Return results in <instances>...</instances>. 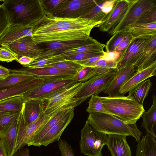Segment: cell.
I'll use <instances>...</instances> for the list:
<instances>
[{
  "instance_id": "13",
  "label": "cell",
  "mask_w": 156,
  "mask_h": 156,
  "mask_svg": "<svg viewBox=\"0 0 156 156\" xmlns=\"http://www.w3.org/2000/svg\"><path fill=\"white\" fill-rule=\"evenodd\" d=\"M84 83L78 82L58 93L46 101L44 112L47 113L51 110L61 106L76 103L75 98L82 88Z\"/></svg>"
},
{
  "instance_id": "40",
  "label": "cell",
  "mask_w": 156,
  "mask_h": 156,
  "mask_svg": "<svg viewBox=\"0 0 156 156\" xmlns=\"http://www.w3.org/2000/svg\"><path fill=\"white\" fill-rule=\"evenodd\" d=\"M45 15H53L66 0H40Z\"/></svg>"
},
{
  "instance_id": "41",
  "label": "cell",
  "mask_w": 156,
  "mask_h": 156,
  "mask_svg": "<svg viewBox=\"0 0 156 156\" xmlns=\"http://www.w3.org/2000/svg\"><path fill=\"white\" fill-rule=\"evenodd\" d=\"M84 67L72 61L66 60L48 65L42 68L53 67L59 69L78 71Z\"/></svg>"
},
{
  "instance_id": "1",
  "label": "cell",
  "mask_w": 156,
  "mask_h": 156,
  "mask_svg": "<svg viewBox=\"0 0 156 156\" xmlns=\"http://www.w3.org/2000/svg\"><path fill=\"white\" fill-rule=\"evenodd\" d=\"M100 24L88 19L63 18L45 15L33 26L31 37L38 44L92 38V29Z\"/></svg>"
},
{
  "instance_id": "19",
  "label": "cell",
  "mask_w": 156,
  "mask_h": 156,
  "mask_svg": "<svg viewBox=\"0 0 156 156\" xmlns=\"http://www.w3.org/2000/svg\"><path fill=\"white\" fill-rule=\"evenodd\" d=\"M106 145L112 156H132L130 148L126 140V135H108Z\"/></svg>"
},
{
  "instance_id": "42",
  "label": "cell",
  "mask_w": 156,
  "mask_h": 156,
  "mask_svg": "<svg viewBox=\"0 0 156 156\" xmlns=\"http://www.w3.org/2000/svg\"><path fill=\"white\" fill-rule=\"evenodd\" d=\"M11 24L7 11L3 4L0 5V37Z\"/></svg>"
},
{
  "instance_id": "2",
  "label": "cell",
  "mask_w": 156,
  "mask_h": 156,
  "mask_svg": "<svg viewBox=\"0 0 156 156\" xmlns=\"http://www.w3.org/2000/svg\"><path fill=\"white\" fill-rule=\"evenodd\" d=\"M2 4L11 24L33 27L45 15L40 0H5Z\"/></svg>"
},
{
  "instance_id": "31",
  "label": "cell",
  "mask_w": 156,
  "mask_h": 156,
  "mask_svg": "<svg viewBox=\"0 0 156 156\" xmlns=\"http://www.w3.org/2000/svg\"><path fill=\"white\" fill-rule=\"evenodd\" d=\"M37 77L27 73H10L5 79L0 81V89L21 85L32 80Z\"/></svg>"
},
{
  "instance_id": "12",
  "label": "cell",
  "mask_w": 156,
  "mask_h": 156,
  "mask_svg": "<svg viewBox=\"0 0 156 156\" xmlns=\"http://www.w3.org/2000/svg\"><path fill=\"white\" fill-rule=\"evenodd\" d=\"M38 45L31 36H25L5 46L17 55L18 59L23 56L36 58L44 51Z\"/></svg>"
},
{
  "instance_id": "53",
  "label": "cell",
  "mask_w": 156,
  "mask_h": 156,
  "mask_svg": "<svg viewBox=\"0 0 156 156\" xmlns=\"http://www.w3.org/2000/svg\"><path fill=\"white\" fill-rule=\"evenodd\" d=\"M35 58L23 56L19 58L17 61L23 66H25L30 64L34 60Z\"/></svg>"
},
{
  "instance_id": "17",
  "label": "cell",
  "mask_w": 156,
  "mask_h": 156,
  "mask_svg": "<svg viewBox=\"0 0 156 156\" xmlns=\"http://www.w3.org/2000/svg\"><path fill=\"white\" fill-rule=\"evenodd\" d=\"M156 75V62L147 68L137 71L123 85L119 92L122 96L147 79Z\"/></svg>"
},
{
  "instance_id": "3",
  "label": "cell",
  "mask_w": 156,
  "mask_h": 156,
  "mask_svg": "<svg viewBox=\"0 0 156 156\" xmlns=\"http://www.w3.org/2000/svg\"><path fill=\"white\" fill-rule=\"evenodd\" d=\"M100 97L108 113L127 123L136 124L145 112L143 105L129 96Z\"/></svg>"
},
{
  "instance_id": "33",
  "label": "cell",
  "mask_w": 156,
  "mask_h": 156,
  "mask_svg": "<svg viewBox=\"0 0 156 156\" xmlns=\"http://www.w3.org/2000/svg\"><path fill=\"white\" fill-rule=\"evenodd\" d=\"M151 86L150 80L149 79L146 80L130 90L128 96L133 98L139 104L143 105Z\"/></svg>"
},
{
  "instance_id": "28",
  "label": "cell",
  "mask_w": 156,
  "mask_h": 156,
  "mask_svg": "<svg viewBox=\"0 0 156 156\" xmlns=\"http://www.w3.org/2000/svg\"><path fill=\"white\" fill-rule=\"evenodd\" d=\"M134 38L148 39L156 36V22L136 24L127 30Z\"/></svg>"
},
{
  "instance_id": "39",
  "label": "cell",
  "mask_w": 156,
  "mask_h": 156,
  "mask_svg": "<svg viewBox=\"0 0 156 156\" xmlns=\"http://www.w3.org/2000/svg\"><path fill=\"white\" fill-rule=\"evenodd\" d=\"M96 75V70L94 67H84L77 71L73 77L78 83H84Z\"/></svg>"
},
{
  "instance_id": "43",
  "label": "cell",
  "mask_w": 156,
  "mask_h": 156,
  "mask_svg": "<svg viewBox=\"0 0 156 156\" xmlns=\"http://www.w3.org/2000/svg\"><path fill=\"white\" fill-rule=\"evenodd\" d=\"M20 113L0 112V133L12 121L18 117Z\"/></svg>"
},
{
  "instance_id": "56",
  "label": "cell",
  "mask_w": 156,
  "mask_h": 156,
  "mask_svg": "<svg viewBox=\"0 0 156 156\" xmlns=\"http://www.w3.org/2000/svg\"><path fill=\"white\" fill-rule=\"evenodd\" d=\"M5 0H0V1H1V2H4V1H5Z\"/></svg>"
},
{
  "instance_id": "37",
  "label": "cell",
  "mask_w": 156,
  "mask_h": 156,
  "mask_svg": "<svg viewBox=\"0 0 156 156\" xmlns=\"http://www.w3.org/2000/svg\"><path fill=\"white\" fill-rule=\"evenodd\" d=\"M66 61V60L63 57H52L47 58L34 60L29 65L23 66L31 68H41L48 65Z\"/></svg>"
},
{
  "instance_id": "22",
  "label": "cell",
  "mask_w": 156,
  "mask_h": 156,
  "mask_svg": "<svg viewBox=\"0 0 156 156\" xmlns=\"http://www.w3.org/2000/svg\"><path fill=\"white\" fill-rule=\"evenodd\" d=\"M18 118L12 121L0 133V139L8 156H13L14 154Z\"/></svg>"
},
{
  "instance_id": "50",
  "label": "cell",
  "mask_w": 156,
  "mask_h": 156,
  "mask_svg": "<svg viewBox=\"0 0 156 156\" xmlns=\"http://www.w3.org/2000/svg\"><path fill=\"white\" fill-rule=\"evenodd\" d=\"M122 52L112 51L109 52H105L103 55L101 59L108 60H117L120 56Z\"/></svg>"
},
{
  "instance_id": "51",
  "label": "cell",
  "mask_w": 156,
  "mask_h": 156,
  "mask_svg": "<svg viewBox=\"0 0 156 156\" xmlns=\"http://www.w3.org/2000/svg\"><path fill=\"white\" fill-rule=\"evenodd\" d=\"M117 0H105L102 7V11L108 15L112 9Z\"/></svg>"
},
{
  "instance_id": "27",
  "label": "cell",
  "mask_w": 156,
  "mask_h": 156,
  "mask_svg": "<svg viewBox=\"0 0 156 156\" xmlns=\"http://www.w3.org/2000/svg\"><path fill=\"white\" fill-rule=\"evenodd\" d=\"M105 45L97 41L77 48L65 51L61 53L52 57H65L81 53H94L103 55Z\"/></svg>"
},
{
  "instance_id": "30",
  "label": "cell",
  "mask_w": 156,
  "mask_h": 156,
  "mask_svg": "<svg viewBox=\"0 0 156 156\" xmlns=\"http://www.w3.org/2000/svg\"><path fill=\"white\" fill-rule=\"evenodd\" d=\"M136 156H156V138L147 133L138 142Z\"/></svg>"
},
{
  "instance_id": "48",
  "label": "cell",
  "mask_w": 156,
  "mask_h": 156,
  "mask_svg": "<svg viewBox=\"0 0 156 156\" xmlns=\"http://www.w3.org/2000/svg\"><path fill=\"white\" fill-rule=\"evenodd\" d=\"M102 55H103L83 60L72 61L79 64L83 67H94L96 62L98 61L101 59Z\"/></svg>"
},
{
  "instance_id": "54",
  "label": "cell",
  "mask_w": 156,
  "mask_h": 156,
  "mask_svg": "<svg viewBox=\"0 0 156 156\" xmlns=\"http://www.w3.org/2000/svg\"><path fill=\"white\" fill-rule=\"evenodd\" d=\"M13 156H30L29 150L27 148H22L15 152Z\"/></svg>"
},
{
  "instance_id": "15",
  "label": "cell",
  "mask_w": 156,
  "mask_h": 156,
  "mask_svg": "<svg viewBox=\"0 0 156 156\" xmlns=\"http://www.w3.org/2000/svg\"><path fill=\"white\" fill-rule=\"evenodd\" d=\"M128 6L129 0H117L105 21L96 26L99 31L108 32L114 29L124 16Z\"/></svg>"
},
{
  "instance_id": "16",
  "label": "cell",
  "mask_w": 156,
  "mask_h": 156,
  "mask_svg": "<svg viewBox=\"0 0 156 156\" xmlns=\"http://www.w3.org/2000/svg\"><path fill=\"white\" fill-rule=\"evenodd\" d=\"M134 64H130L117 69L111 81L102 92L110 97L122 96L119 92L123 85L135 73Z\"/></svg>"
},
{
  "instance_id": "11",
  "label": "cell",
  "mask_w": 156,
  "mask_h": 156,
  "mask_svg": "<svg viewBox=\"0 0 156 156\" xmlns=\"http://www.w3.org/2000/svg\"><path fill=\"white\" fill-rule=\"evenodd\" d=\"M156 36L148 39L135 38L122 51L116 60L117 69H119L130 64H134L144 49Z\"/></svg>"
},
{
  "instance_id": "23",
  "label": "cell",
  "mask_w": 156,
  "mask_h": 156,
  "mask_svg": "<svg viewBox=\"0 0 156 156\" xmlns=\"http://www.w3.org/2000/svg\"><path fill=\"white\" fill-rule=\"evenodd\" d=\"M74 108L64 109L59 112L52 118L41 127L27 143L28 146H37L41 139L53 127L62 120Z\"/></svg>"
},
{
  "instance_id": "52",
  "label": "cell",
  "mask_w": 156,
  "mask_h": 156,
  "mask_svg": "<svg viewBox=\"0 0 156 156\" xmlns=\"http://www.w3.org/2000/svg\"><path fill=\"white\" fill-rule=\"evenodd\" d=\"M10 73V69L0 66V81L5 79Z\"/></svg>"
},
{
  "instance_id": "21",
  "label": "cell",
  "mask_w": 156,
  "mask_h": 156,
  "mask_svg": "<svg viewBox=\"0 0 156 156\" xmlns=\"http://www.w3.org/2000/svg\"><path fill=\"white\" fill-rule=\"evenodd\" d=\"M33 27L11 24L0 37V45L7 46L25 36H31Z\"/></svg>"
},
{
  "instance_id": "10",
  "label": "cell",
  "mask_w": 156,
  "mask_h": 156,
  "mask_svg": "<svg viewBox=\"0 0 156 156\" xmlns=\"http://www.w3.org/2000/svg\"><path fill=\"white\" fill-rule=\"evenodd\" d=\"M101 0H66L53 15L68 18H81L93 8Z\"/></svg>"
},
{
  "instance_id": "18",
  "label": "cell",
  "mask_w": 156,
  "mask_h": 156,
  "mask_svg": "<svg viewBox=\"0 0 156 156\" xmlns=\"http://www.w3.org/2000/svg\"><path fill=\"white\" fill-rule=\"evenodd\" d=\"M74 110H72L61 121L51 128L43 137L37 146H47L50 144L58 141L63 132L72 121L74 116Z\"/></svg>"
},
{
  "instance_id": "9",
  "label": "cell",
  "mask_w": 156,
  "mask_h": 156,
  "mask_svg": "<svg viewBox=\"0 0 156 156\" xmlns=\"http://www.w3.org/2000/svg\"><path fill=\"white\" fill-rule=\"evenodd\" d=\"M117 70L112 69L104 74H96L85 82L75 97L76 107L80 105L92 95H98L107 88Z\"/></svg>"
},
{
  "instance_id": "34",
  "label": "cell",
  "mask_w": 156,
  "mask_h": 156,
  "mask_svg": "<svg viewBox=\"0 0 156 156\" xmlns=\"http://www.w3.org/2000/svg\"><path fill=\"white\" fill-rule=\"evenodd\" d=\"M105 0H101L93 8L81 18H86L100 24L102 23L105 21L108 15L102 11V7Z\"/></svg>"
},
{
  "instance_id": "45",
  "label": "cell",
  "mask_w": 156,
  "mask_h": 156,
  "mask_svg": "<svg viewBox=\"0 0 156 156\" xmlns=\"http://www.w3.org/2000/svg\"><path fill=\"white\" fill-rule=\"evenodd\" d=\"M154 22H156V7L144 13L136 24H147Z\"/></svg>"
},
{
  "instance_id": "32",
  "label": "cell",
  "mask_w": 156,
  "mask_h": 156,
  "mask_svg": "<svg viewBox=\"0 0 156 156\" xmlns=\"http://www.w3.org/2000/svg\"><path fill=\"white\" fill-rule=\"evenodd\" d=\"M25 101L22 96L9 98L0 101V112L20 113Z\"/></svg>"
},
{
  "instance_id": "38",
  "label": "cell",
  "mask_w": 156,
  "mask_h": 156,
  "mask_svg": "<svg viewBox=\"0 0 156 156\" xmlns=\"http://www.w3.org/2000/svg\"><path fill=\"white\" fill-rule=\"evenodd\" d=\"M94 68L96 75L104 74L112 69L117 68V61L100 59L96 62Z\"/></svg>"
},
{
  "instance_id": "49",
  "label": "cell",
  "mask_w": 156,
  "mask_h": 156,
  "mask_svg": "<svg viewBox=\"0 0 156 156\" xmlns=\"http://www.w3.org/2000/svg\"><path fill=\"white\" fill-rule=\"evenodd\" d=\"M135 39V38L132 37L130 34L126 37L115 48L114 51L122 52L127 46Z\"/></svg>"
},
{
  "instance_id": "35",
  "label": "cell",
  "mask_w": 156,
  "mask_h": 156,
  "mask_svg": "<svg viewBox=\"0 0 156 156\" xmlns=\"http://www.w3.org/2000/svg\"><path fill=\"white\" fill-rule=\"evenodd\" d=\"M130 34L127 30L121 31L113 35L105 45L106 52L114 51L115 48L126 37Z\"/></svg>"
},
{
  "instance_id": "8",
  "label": "cell",
  "mask_w": 156,
  "mask_h": 156,
  "mask_svg": "<svg viewBox=\"0 0 156 156\" xmlns=\"http://www.w3.org/2000/svg\"><path fill=\"white\" fill-rule=\"evenodd\" d=\"M156 7V0H129V6L124 16L118 25L108 34L113 35L126 30L136 23L146 12Z\"/></svg>"
},
{
  "instance_id": "29",
  "label": "cell",
  "mask_w": 156,
  "mask_h": 156,
  "mask_svg": "<svg viewBox=\"0 0 156 156\" xmlns=\"http://www.w3.org/2000/svg\"><path fill=\"white\" fill-rule=\"evenodd\" d=\"M152 98V105L141 116L143 121L141 126L146 129L147 133L156 138V98L154 94H153Z\"/></svg>"
},
{
  "instance_id": "55",
  "label": "cell",
  "mask_w": 156,
  "mask_h": 156,
  "mask_svg": "<svg viewBox=\"0 0 156 156\" xmlns=\"http://www.w3.org/2000/svg\"><path fill=\"white\" fill-rule=\"evenodd\" d=\"M0 156H8L6 151L0 139Z\"/></svg>"
},
{
  "instance_id": "26",
  "label": "cell",
  "mask_w": 156,
  "mask_h": 156,
  "mask_svg": "<svg viewBox=\"0 0 156 156\" xmlns=\"http://www.w3.org/2000/svg\"><path fill=\"white\" fill-rule=\"evenodd\" d=\"M44 101L31 100L25 101L23 108V117L27 124L34 122L44 110Z\"/></svg>"
},
{
  "instance_id": "36",
  "label": "cell",
  "mask_w": 156,
  "mask_h": 156,
  "mask_svg": "<svg viewBox=\"0 0 156 156\" xmlns=\"http://www.w3.org/2000/svg\"><path fill=\"white\" fill-rule=\"evenodd\" d=\"M86 111L89 113L95 112L108 113L101 103L100 96L98 95H92L91 96Z\"/></svg>"
},
{
  "instance_id": "7",
  "label": "cell",
  "mask_w": 156,
  "mask_h": 156,
  "mask_svg": "<svg viewBox=\"0 0 156 156\" xmlns=\"http://www.w3.org/2000/svg\"><path fill=\"white\" fill-rule=\"evenodd\" d=\"M108 139L107 134L97 130L87 120L81 131L80 152L88 156H102V150Z\"/></svg>"
},
{
  "instance_id": "4",
  "label": "cell",
  "mask_w": 156,
  "mask_h": 156,
  "mask_svg": "<svg viewBox=\"0 0 156 156\" xmlns=\"http://www.w3.org/2000/svg\"><path fill=\"white\" fill-rule=\"evenodd\" d=\"M88 120L96 129L108 135L118 134L131 136L138 142L142 133L136 124L126 123L111 114L106 113H90Z\"/></svg>"
},
{
  "instance_id": "44",
  "label": "cell",
  "mask_w": 156,
  "mask_h": 156,
  "mask_svg": "<svg viewBox=\"0 0 156 156\" xmlns=\"http://www.w3.org/2000/svg\"><path fill=\"white\" fill-rule=\"evenodd\" d=\"M18 57L6 46L0 47V61L9 62L18 60Z\"/></svg>"
},
{
  "instance_id": "20",
  "label": "cell",
  "mask_w": 156,
  "mask_h": 156,
  "mask_svg": "<svg viewBox=\"0 0 156 156\" xmlns=\"http://www.w3.org/2000/svg\"><path fill=\"white\" fill-rule=\"evenodd\" d=\"M10 73H22L31 74L38 77L57 76H73L76 71L59 69L53 67L31 68L23 67L17 69H10Z\"/></svg>"
},
{
  "instance_id": "25",
  "label": "cell",
  "mask_w": 156,
  "mask_h": 156,
  "mask_svg": "<svg viewBox=\"0 0 156 156\" xmlns=\"http://www.w3.org/2000/svg\"><path fill=\"white\" fill-rule=\"evenodd\" d=\"M43 77H37L23 84L13 87L0 89V101L13 97L22 96L23 94L42 82Z\"/></svg>"
},
{
  "instance_id": "6",
  "label": "cell",
  "mask_w": 156,
  "mask_h": 156,
  "mask_svg": "<svg viewBox=\"0 0 156 156\" xmlns=\"http://www.w3.org/2000/svg\"><path fill=\"white\" fill-rule=\"evenodd\" d=\"M71 108L69 104L57 107L47 113L43 110L37 119L32 123L27 125L24 118L23 108L18 118L17 132L15 150H18L27 145L37 131L45 124L61 111Z\"/></svg>"
},
{
  "instance_id": "47",
  "label": "cell",
  "mask_w": 156,
  "mask_h": 156,
  "mask_svg": "<svg viewBox=\"0 0 156 156\" xmlns=\"http://www.w3.org/2000/svg\"><path fill=\"white\" fill-rule=\"evenodd\" d=\"M102 55L94 53H81L66 57L64 58L66 60L75 61L83 60Z\"/></svg>"
},
{
  "instance_id": "46",
  "label": "cell",
  "mask_w": 156,
  "mask_h": 156,
  "mask_svg": "<svg viewBox=\"0 0 156 156\" xmlns=\"http://www.w3.org/2000/svg\"><path fill=\"white\" fill-rule=\"evenodd\" d=\"M58 146L61 156H75L71 145L65 140L60 139L58 141Z\"/></svg>"
},
{
  "instance_id": "24",
  "label": "cell",
  "mask_w": 156,
  "mask_h": 156,
  "mask_svg": "<svg viewBox=\"0 0 156 156\" xmlns=\"http://www.w3.org/2000/svg\"><path fill=\"white\" fill-rule=\"evenodd\" d=\"M156 62V36L144 49L141 55L134 64L136 72L147 68Z\"/></svg>"
},
{
  "instance_id": "5",
  "label": "cell",
  "mask_w": 156,
  "mask_h": 156,
  "mask_svg": "<svg viewBox=\"0 0 156 156\" xmlns=\"http://www.w3.org/2000/svg\"><path fill=\"white\" fill-rule=\"evenodd\" d=\"M43 81L24 93V101L31 100L45 101L78 82L73 76L45 77Z\"/></svg>"
},
{
  "instance_id": "14",
  "label": "cell",
  "mask_w": 156,
  "mask_h": 156,
  "mask_svg": "<svg viewBox=\"0 0 156 156\" xmlns=\"http://www.w3.org/2000/svg\"><path fill=\"white\" fill-rule=\"evenodd\" d=\"M91 38L85 40L49 42L44 44L45 45L43 53L34 60H38L49 58L59 54L65 51L81 46L96 41Z\"/></svg>"
}]
</instances>
